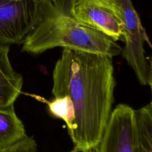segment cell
Here are the masks:
<instances>
[{
	"label": "cell",
	"mask_w": 152,
	"mask_h": 152,
	"mask_svg": "<svg viewBox=\"0 0 152 152\" xmlns=\"http://www.w3.org/2000/svg\"><path fill=\"white\" fill-rule=\"evenodd\" d=\"M134 110L126 104L112 110L98 144L99 152H133Z\"/></svg>",
	"instance_id": "cell-6"
},
{
	"label": "cell",
	"mask_w": 152,
	"mask_h": 152,
	"mask_svg": "<svg viewBox=\"0 0 152 152\" xmlns=\"http://www.w3.org/2000/svg\"><path fill=\"white\" fill-rule=\"evenodd\" d=\"M0 152H37V144L33 137L26 135L21 140Z\"/></svg>",
	"instance_id": "cell-11"
},
{
	"label": "cell",
	"mask_w": 152,
	"mask_h": 152,
	"mask_svg": "<svg viewBox=\"0 0 152 152\" xmlns=\"http://www.w3.org/2000/svg\"><path fill=\"white\" fill-rule=\"evenodd\" d=\"M86 152H99V150H98V145L96 147H94L93 148H90V150L86 151Z\"/></svg>",
	"instance_id": "cell-12"
},
{
	"label": "cell",
	"mask_w": 152,
	"mask_h": 152,
	"mask_svg": "<svg viewBox=\"0 0 152 152\" xmlns=\"http://www.w3.org/2000/svg\"><path fill=\"white\" fill-rule=\"evenodd\" d=\"M52 78L54 97L68 96L73 104L74 120L68 132L74 147L86 151L97 146L114 102L112 58L63 48Z\"/></svg>",
	"instance_id": "cell-1"
},
{
	"label": "cell",
	"mask_w": 152,
	"mask_h": 152,
	"mask_svg": "<svg viewBox=\"0 0 152 152\" xmlns=\"http://www.w3.org/2000/svg\"><path fill=\"white\" fill-rule=\"evenodd\" d=\"M26 135L24 126L15 114L14 104L0 107V151Z\"/></svg>",
	"instance_id": "cell-9"
},
{
	"label": "cell",
	"mask_w": 152,
	"mask_h": 152,
	"mask_svg": "<svg viewBox=\"0 0 152 152\" xmlns=\"http://www.w3.org/2000/svg\"><path fill=\"white\" fill-rule=\"evenodd\" d=\"M69 152H86V151H83V150H80V149H78V148H74L73 150H72L71 151Z\"/></svg>",
	"instance_id": "cell-13"
},
{
	"label": "cell",
	"mask_w": 152,
	"mask_h": 152,
	"mask_svg": "<svg viewBox=\"0 0 152 152\" xmlns=\"http://www.w3.org/2000/svg\"><path fill=\"white\" fill-rule=\"evenodd\" d=\"M74 0H37L38 21L26 36L22 51L40 54L62 47L100 53L111 58L122 48L104 33L76 19L72 12Z\"/></svg>",
	"instance_id": "cell-2"
},
{
	"label": "cell",
	"mask_w": 152,
	"mask_h": 152,
	"mask_svg": "<svg viewBox=\"0 0 152 152\" xmlns=\"http://www.w3.org/2000/svg\"><path fill=\"white\" fill-rule=\"evenodd\" d=\"M122 14L124 42L125 45L122 55L134 70L142 86L151 87V66L148 63L144 49V40L147 36L138 15L131 0H116Z\"/></svg>",
	"instance_id": "cell-3"
},
{
	"label": "cell",
	"mask_w": 152,
	"mask_h": 152,
	"mask_svg": "<svg viewBox=\"0 0 152 152\" xmlns=\"http://www.w3.org/2000/svg\"><path fill=\"white\" fill-rule=\"evenodd\" d=\"M10 46L0 43V107L13 104L21 92L23 77L12 68Z\"/></svg>",
	"instance_id": "cell-7"
},
{
	"label": "cell",
	"mask_w": 152,
	"mask_h": 152,
	"mask_svg": "<svg viewBox=\"0 0 152 152\" xmlns=\"http://www.w3.org/2000/svg\"><path fill=\"white\" fill-rule=\"evenodd\" d=\"M38 18L37 0H0V43H23Z\"/></svg>",
	"instance_id": "cell-4"
},
{
	"label": "cell",
	"mask_w": 152,
	"mask_h": 152,
	"mask_svg": "<svg viewBox=\"0 0 152 152\" xmlns=\"http://www.w3.org/2000/svg\"><path fill=\"white\" fill-rule=\"evenodd\" d=\"M51 1H53V0H51Z\"/></svg>",
	"instance_id": "cell-14"
},
{
	"label": "cell",
	"mask_w": 152,
	"mask_h": 152,
	"mask_svg": "<svg viewBox=\"0 0 152 152\" xmlns=\"http://www.w3.org/2000/svg\"><path fill=\"white\" fill-rule=\"evenodd\" d=\"M47 103L50 113L54 117L62 119L69 132L72 127L74 120V107L69 97L68 96L54 97Z\"/></svg>",
	"instance_id": "cell-10"
},
{
	"label": "cell",
	"mask_w": 152,
	"mask_h": 152,
	"mask_svg": "<svg viewBox=\"0 0 152 152\" xmlns=\"http://www.w3.org/2000/svg\"><path fill=\"white\" fill-rule=\"evenodd\" d=\"M133 152H152V103L134 110Z\"/></svg>",
	"instance_id": "cell-8"
},
{
	"label": "cell",
	"mask_w": 152,
	"mask_h": 152,
	"mask_svg": "<svg viewBox=\"0 0 152 152\" xmlns=\"http://www.w3.org/2000/svg\"><path fill=\"white\" fill-rule=\"evenodd\" d=\"M77 20L100 31L115 41H124L122 14L116 0H74Z\"/></svg>",
	"instance_id": "cell-5"
}]
</instances>
